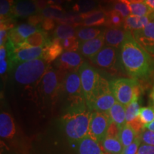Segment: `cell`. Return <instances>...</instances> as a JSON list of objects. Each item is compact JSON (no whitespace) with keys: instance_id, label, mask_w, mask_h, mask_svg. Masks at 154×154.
<instances>
[{"instance_id":"cell-47","label":"cell","mask_w":154,"mask_h":154,"mask_svg":"<svg viewBox=\"0 0 154 154\" xmlns=\"http://www.w3.org/2000/svg\"><path fill=\"white\" fill-rule=\"evenodd\" d=\"M145 3L154 11V0H145Z\"/></svg>"},{"instance_id":"cell-49","label":"cell","mask_w":154,"mask_h":154,"mask_svg":"<svg viewBox=\"0 0 154 154\" xmlns=\"http://www.w3.org/2000/svg\"><path fill=\"white\" fill-rule=\"evenodd\" d=\"M150 96H151V100H152V102H153V106H154V84H153V89H152L151 93V95H150Z\"/></svg>"},{"instance_id":"cell-7","label":"cell","mask_w":154,"mask_h":154,"mask_svg":"<svg viewBox=\"0 0 154 154\" xmlns=\"http://www.w3.org/2000/svg\"><path fill=\"white\" fill-rule=\"evenodd\" d=\"M63 88L70 103V108L86 106L79 72L67 73L63 80Z\"/></svg>"},{"instance_id":"cell-23","label":"cell","mask_w":154,"mask_h":154,"mask_svg":"<svg viewBox=\"0 0 154 154\" xmlns=\"http://www.w3.org/2000/svg\"><path fill=\"white\" fill-rule=\"evenodd\" d=\"M24 42L31 47H44L51 42V39H49L47 32L39 29Z\"/></svg>"},{"instance_id":"cell-9","label":"cell","mask_w":154,"mask_h":154,"mask_svg":"<svg viewBox=\"0 0 154 154\" xmlns=\"http://www.w3.org/2000/svg\"><path fill=\"white\" fill-rule=\"evenodd\" d=\"M111 119L108 113L93 111L88 135L101 143L106 137Z\"/></svg>"},{"instance_id":"cell-2","label":"cell","mask_w":154,"mask_h":154,"mask_svg":"<svg viewBox=\"0 0 154 154\" xmlns=\"http://www.w3.org/2000/svg\"><path fill=\"white\" fill-rule=\"evenodd\" d=\"M92 111L87 106L69 108L61 121L65 134L70 141L78 142L88 135Z\"/></svg>"},{"instance_id":"cell-37","label":"cell","mask_w":154,"mask_h":154,"mask_svg":"<svg viewBox=\"0 0 154 154\" xmlns=\"http://www.w3.org/2000/svg\"><path fill=\"white\" fill-rule=\"evenodd\" d=\"M15 0H0V15L2 19L11 17V13Z\"/></svg>"},{"instance_id":"cell-6","label":"cell","mask_w":154,"mask_h":154,"mask_svg":"<svg viewBox=\"0 0 154 154\" xmlns=\"http://www.w3.org/2000/svg\"><path fill=\"white\" fill-rule=\"evenodd\" d=\"M83 93L85 98L86 106L90 109L92 102L97 91L101 75L86 61L82 65L79 70Z\"/></svg>"},{"instance_id":"cell-21","label":"cell","mask_w":154,"mask_h":154,"mask_svg":"<svg viewBox=\"0 0 154 154\" xmlns=\"http://www.w3.org/2000/svg\"><path fill=\"white\" fill-rule=\"evenodd\" d=\"M153 21L151 16L149 17H138L130 15L124 20V28L131 32L140 30L146 27L150 22Z\"/></svg>"},{"instance_id":"cell-39","label":"cell","mask_w":154,"mask_h":154,"mask_svg":"<svg viewBox=\"0 0 154 154\" xmlns=\"http://www.w3.org/2000/svg\"><path fill=\"white\" fill-rule=\"evenodd\" d=\"M140 140H140V136H138L131 145L124 148L121 154H137L138 149L140 147Z\"/></svg>"},{"instance_id":"cell-8","label":"cell","mask_w":154,"mask_h":154,"mask_svg":"<svg viewBox=\"0 0 154 154\" xmlns=\"http://www.w3.org/2000/svg\"><path fill=\"white\" fill-rule=\"evenodd\" d=\"M116 102V99L111 89L110 83L101 76L97 91L90 109L92 111L108 113Z\"/></svg>"},{"instance_id":"cell-46","label":"cell","mask_w":154,"mask_h":154,"mask_svg":"<svg viewBox=\"0 0 154 154\" xmlns=\"http://www.w3.org/2000/svg\"><path fill=\"white\" fill-rule=\"evenodd\" d=\"M9 67H10V65H9L8 58L5 60L0 61V74L2 76L7 72V71L9 69Z\"/></svg>"},{"instance_id":"cell-42","label":"cell","mask_w":154,"mask_h":154,"mask_svg":"<svg viewBox=\"0 0 154 154\" xmlns=\"http://www.w3.org/2000/svg\"><path fill=\"white\" fill-rule=\"evenodd\" d=\"M56 24H57V21L54 19H44L41 25V28L45 32H49V31L52 30L54 29Z\"/></svg>"},{"instance_id":"cell-12","label":"cell","mask_w":154,"mask_h":154,"mask_svg":"<svg viewBox=\"0 0 154 154\" xmlns=\"http://www.w3.org/2000/svg\"><path fill=\"white\" fill-rule=\"evenodd\" d=\"M116 59V48L106 46L102 48L94 57L90 59V61L94 65L99 68L111 70L115 66Z\"/></svg>"},{"instance_id":"cell-30","label":"cell","mask_w":154,"mask_h":154,"mask_svg":"<svg viewBox=\"0 0 154 154\" xmlns=\"http://www.w3.org/2000/svg\"><path fill=\"white\" fill-rule=\"evenodd\" d=\"M98 2L96 0H78L73 7V9L80 14H86L96 10Z\"/></svg>"},{"instance_id":"cell-4","label":"cell","mask_w":154,"mask_h":154,"mask_svg":"<svg viewBox=\"0 0 154 154\" xmlns=\"http://www.w3.org/2000/svg\"><path fill=\"white\" fill-rule=\"evenodd\" d=\"M111 89L116 101L126 106L135 99H138L140 95V84L134 79L119 78L111 81Z\"/></svg>"},{"instance_id":"cell-20","label":"cell","mask_w":154,"mask_h":154,"mask_svg":"<svg viewBox=\"0 0 154 154\" xmlns=\"http://www.w3.org/2000/svg\"><path fill=\"white\" fill-rule=\"evenodd\" d=\"M63 47L60 43V40L53 38L47 45L44 47L43 54L42 59L50 63L56 61L63 54Z\"/></svg>"},{"instance_id":"cell-52","label":"cell","mask_w":154,"mask_h":154,"mask_svg":"<svg viewBox=\"0 0 154 154\" xmlns=\"http://www.w3.org/2000/svg\"><path fill=\"white\" fill-rule=\"evenodd\" d=\"M57 0H50L51 5H56V4H57Z\"/></svg>"},{"instance_id":"cell-27","label":"cell","mask_w":154,"mask_h":154,"mask_svg":"<svg viewBox=\"0 0 154 154\" xmlns=\"http://www.w3.org/2000/svg\"><path fill=\"white\" fill-rule=\"evenodd\" d=\"M76 30L74 26L68 24H58L53 32L54 38L63 40L76 36Z\"/></svg>"},{"instance_id":"cell-34","label":"cell","mask_w":154,"mask_h":154,"mask_svg":"<svg viewBox=\"0 0 154 154\" xmlns=\"http://www.w3.org/2000/svg\"><path fill=\"white\" fill-rule=\"evenodd\" d=\"M113 9L119 11L125 19L131 15V2L129 0H114L113 1Z\"/></svg>"},{"instance_id":"cell-5","label":"cell","mask_w":154,"mask_h":154,"mask_svg":"<svg viewBox=\"0 0 154 154\" xmlns=\"http://www.w3.org/2000/svg\"><path fill=\"white\" fill-rule=\"evenodd\" d=\"M67 73L54 70L51 66L44 75L38 88L43 99L49 103H54L59 96L65 76Z\"/></svg>"},{"instance_id":"cell-16","label":"cell","mask_w":154,"mask_h":154,"mask_svg":"<svg viewBox=\"0 0 154 154\" xmlns=\"http://www.w3.org/2000/svg\"><path fill=\"white\" fill-rule=\"evenodd\" d=\"M128 31L123 28H106L103 31L105 44L114 48L120 47L126 37Z\"/></svg>"},{"instance_id":"cell-28","label":"cell","mask_w":154,"mask_h":154,"mask_svg":"<svg viewBox=\"0 0 154 154\" xmlns=\"http://www.w3.org/2000/svg\"><path fill=\"white\" fill-rule=\"evenodd\" d=\"M125 18L119 11L112 9L107 12L105 26L107 28H123Z\"/></svg>"},{"instance_id":"cell-54","label":"cell","mask_w":154,"mask_h":154,"mask_svg":"<svg viewBox=\"0 0 154 154\" xmlns=\"http://www.w3.org/2000/svg\"><path fill=\"white\" fill-rule=\"evenodd\" d=\"M64 1H68V2H70L71 0H64Z\"/></svg>"},{"instance_id":"cell-13","label":"cell","mask_w":154,"mask_h":154,"mask_svg":"<svg viewBox=\"0 0 154 154\" xmlns=\"http://www.w3.org/2000/svg\"><path fill=\"white\" fill-rule=\"evenodd\" d=\"M136 42L147 51L154 55V21H151L146 27L131 32Z\"/></svg>"},{"instance_id":"cell-36","label":"cell","mask_w":154,"mask_h":154,"mask_svg":"<svg viewBox=\"0 0 154 154\" xmlns=\"http://www.w3.org/2000/svg\"><path fill=\"white\" fill-rule=\"evenodd\" d=\"M60 43L65 51H76L79 49L80 42L76 36L60 40Z\"/></svg>"},{"instance_id":"cell-11","label":"cell","mask_w":154,"mask_h":154,"mask_svg":"<svg viewBox=\"0 0 154 154\" xmlns=\"http://www.w3.org/2000/svg\"><path fill=\"white\" fill-rule=\"evenodd\" d=\"M44 47H28L25 49L15 48L12 52L8 54L11 68L17 66L19 63L42 59Z\"/></svg>"},{"instance_id":"cell-32","label":"cell","mask_w":154,"mask_h":154,"mask_svg":"<svg viewBox=\"0 0 154 154\" xmlns=\"http://www.w3.org/2000/svg\"><path fill=\"white\" fill-rule=\"evenodd\" d=\"M140 105L138 99H135L132 102L126 106V124H129L138 117L140 111Z\"/></svg>"},{"instance_id":"cell-10","label":"cell","mask_w":154,"mask_h":154,"mask_svg":"<svg viewBox=\"0 0 154 154\" xmlns=\"http://www.w3.org/2000/svg\"><path fill=\"white\" fill-rule=\"evenodd\" d=\"M84 63L79 53L76 51H64L54 62L57 70L69 73L79 72L80 67Z\"/></svg>"},{"instance_id":"cell-41","label":"cell","mask_w":154,"mask_h":154,"mask_svg":"<svg viewBox=\"0 0 154 154\" xmlns=\"http://www.w3.org/2000/svg\"><path fill=\"white\" fill-rule=\"evenodd\" d=\"M44 19L45 18L42 16L41 13H37V14H34V15H32V16L29 17L28 24L32 25V26L40 27V26H38L39 24L42 25V22H43V21L44 20Z\"/></svg>"},{"instance_id":"cell-43","label":"cell","mask_w":154,"mask_h":154,"mask_svg":"<svg viewBox=\"0 0 154 154\" xmlns=\"http://www.w3.org/2000/svg\"><path fill=\"white\" fill-rule=\"evenodd\" d=\"M119 132H120V128H119V127L117 126L115 123H113V121H111L110 126L109 127V129H108L106 136L119 138Z\"/></svg>"},{"instance_id":"cell-33","label":"cell","mask_w":154,"mask_h":154,"mask_svg":"<svg viewBox=\"0 0 154 154\" xmlns=\"http://www.w3.org/2000/svg\"><path fill=\"white\" fill-rule=\"evenodd\" d=\"M138 119L145 127L153 122L154 121V107L147 106L140 108Z\"/></svg>"},{"instance_id":"cell-14","label":"cell","mask_w":154,"mask_h":154,"mask_svg":"<svg viewBox=\"0 0 154 154\" xmlns=\"http://www.w3.org/2000/svg\"><path fill=\"white\" fill-rule=\"evenodd\" d=\"M38 13V10L32 0H15L11 10L12 18H26Z\"/></svg>"},{"instance_id":"cell-24","label":"cell","mask_w":154,"mask_h":154,"mask_svg":"<svg viewBox=\"0 0 154 154\" xmlns=\"http://www.w3.org/2000/svg\"><path fill=\"white\" fill-rule=\"evenodd\" d=\"M101 143L103 151L109 154H121L124 149L119 138L106 136Z\"/></svg>"},{"instance_id":"cell-44","label":"cell","mask_w":154,"mask_h":154,"mask_svg":"<svg viewBox=\"0 0 154 154\" xmlns=\"http://www.w3.org/2000/svg\"><path fill=\"white\" fill-rule=\"evenodd\" d=\"M137 154H154V146L142 144L138 149Z\"/></svg>"},{"instance_id":"cell-18","label":"cell","mask_w":154,"mask_h":154,"mask_svg":"<svg viewBox=\"0 0 154 154\" xmlns=\"http://www.w3.org/2000/svg\"><path fill=\"white\" fill-rule=\"evenodd\" d=\"M79 154H105L99 142L88 135L77 142Z\"/></svg>"},{"instance_id":"cell-45","label":"cell","mask_w":154,"mask_h":154,"mask_svg":"<svg viewBox=\"0 0 154 154\" xmlns=\"http://www.w3.org/2000/svg\"><path fill=\"white\" fill-rule=\"evenodd\" d=\"M34 2H35L38 11H40V12L44 9L47 8V7H49V5H51L50 0H35Z\"/></svg>"},{"instance_id":"cell-38","label":"cell","mask_w":154,"mask_h":154,"mask_svg":"<svg viewBox=\"0 0 154 154\" xmlns=\"http://www.w3.org/2000/svg\"><path fill=\"white\" fill-rule=\"evenodd\" d=\"M9 39L11 42V43L14 44V47H17L19 44L23 43L25 41L22 36L19 35V34L17 32L16 28L11 29L9 32Z\"/></svg>"},{"instance_id":"cell-19","label":"cell","mask_w":154,"mask_h":154,"mask_svg":"<svg viewBox=\"0 0 154 154\" xmlns=\"http://www.w3.org/2000/svg\"><path fill=\"white\" fill-rule=\"evenodd\" d=\"M16 133V126L12 116L7 112L0 114V136L4 139H11Z\"/></svg>"},{"instance_id":"cell-17","label":"cell","mask_w":154,"mask_h":154,"mask_svg":"<svg viewBox=\"0 0 154 154\" xmlns=\"http://www.w3.org/2000/svg\"><path fill=\"white\" fill-rule=\"evenodd\" d=\"M107 12L101 9H96L86 14H80L82 19L83 26L91 27L104 25L106 20Z\"/></svg>"},{"instance_id":"cell-31","label":"cell","mask_w":154,"mask_h":154,"mask_svg":"<svg viewBox=\"0 0 154 154\" xmlns=\"http://www.w3.org/2000/svg\"><path fill=\"white\" fill-rule=\"evenodd\" d=\"M131 15L138 17H149L154 12L145 2L131 3Z\"/></svg>"},{"instance_id":"cell-29","label":"cell","mask_w":154,"mask_h":154,"mask_svg":"<svg viewBox=\"0 0 154 154\" xmlns=\"http://www.w3.org/2000/svg\"><path fill=\"white\" fill-rule=\"evenodd\" d=\"M40 13L44 18L54 19L57 22L64 18L65 14H66L62 7L58 5H49Z\"/></svg>"},{"instance_id":"cell-55","label":"cell","mask_w":154,"mask_h":154,"mask_svg":"<svg viewBox=\"0 0 154 154\" xmlns=\"http://www.w3.org/2000/svg\"><path fill=\"white\" fill-rule=\"evenodd\" d=\"M32 1H34H34H35V0H32Z\"/></svg>"},{"instance_id":"cell-3","label":"cell","mask_w":154,"mask_h":154,"mask_svg":"<svg viewBox=\"0 0 154 154\" xmlns=\"http://www.w3.org/2000/svg\"><path fill=\"white\" fill-rule=\"evenodd\" d=\"M49 63L42 59L26 61L15 66L14 79L17 84L26 87H38Z\"/></svg>"},{"instance_id":"cell-26","label":"cell","mask_w":154,"mask_h":154,"mask_svg":"<svg viewBox=\"0 0 154 154\" xmlns=\"http://www.w3.org/2000/svg\"><path fill=\"white\" fill-rule=\"evenodd\" d=\"M138 134L128 124H126L121 128L119 132V138L124 148L131 145L138 137Z\"/></svg>"},{"instance_id":"cell-48","label":"cell","mask_w":154,"mask_h":154,"mask_svg":"<svg viewBox=\"0 0 154 154\" xmlns=\"http://www.w3.org/2000/svg\"><path fill=\"white\" fill-rule=\"evenodd\" d=\"M145 128L148 130L152 131H154V121L152 123H151V124L147 125V126L145 127Z\"/></svg>"},{"instance_id":"cell-35","label":"cell","mask_w":154,"mask_h":154,"mask_svg":"<svg viewBox=\"0 0 154 154\" xmlns=\"http://www.w3.org/2000/svg\"><path fill=\"white\" fill-rule=\"evenodd\" d=\"M15 28H16L19 35L25 40L28 37H29L31 35H32L34 33H35L36 31H38L39 29H42L40 27H37V26H32L29 24H22Z\"/></svg>"},{"instance_id":"cell-50","label":"cell","mask_w":154,"mask_h":154,"mask_svg":"<svg viewBox=\"0 0 154 154\" xmlns=\"http://www.w3.org/2000/svg\"><path fill=\"white\" fill-rule=\"evenodd\" d=\"M131 3H141L145 2V0H129Z\"/></svg>"},{"instance_id":"cell-22","label":"cell","mask_w":154,"mask_h":154,"mask_svg":"<svg viewBox=\"0 0 154 154\" xmlns=\"http://www.w3.org/2000/svg\"><path fill=\"white\" fill-rule=\"evenodd\" d=\"M109 116L111 121L115 123L119 127V128H123L126 124V106L116 102L109 111Z\"/></svg>"},{"instance_id":"cell-25","label":"cell","mask_w":154,"mask_h":154,"mask_svg":"<svg viewBox=\"0 0 154 154\" xmlns=\"http://www.w3.org/2000/svg\"><path fill=\"white\" fill-rule=\"evenodd\" d=\"M103 34L101 29L97 27H79L76 36L80 42L93 39Z\"/></svg>"},{"instance_id":"cell-53","label":"cell","mask_w":154,"mask_h":154,"mask_svg":"<svg viewBox=\"0 0 154 154\" xmlns=\"http://www.w3.org/2000/svg\"><path fill=\"white\" fill-rule=\"evenodd\" d=\"M151 19H152V20H153V21H154V12L153 13V14H151Z\"/></svg>"},{"instance_id":"cell-40","label":"cell","mask_w":154,"mask_h":154,"mask_svg":"<svg viewBox=\"0 0 154 154\" xmlns=\"http://www.w3.org/2000/svg\"><path fill=\"white\" fill-rule=\"evenodd\" d=\"M140 138L144 144L154 146V131L150 130H145L140 134Z\"/></svg>"},{"instance_id":"cell-51","label":"cell","mask_w":154,"mask_h":154,"mask_svg":"<svg viewBox=\"0 0 154 154\" xmlns=\"http://www.w3.org/2000/svg\"><path fill=\"white\" fill-rule=\"evenodd\" d=\"M99 1L102 2L108 3V2H113L114 0H99Z\"/></svg>"},{"instance_id":"cell-15","label":"cell","mask_w":154,"mask_h":154,"mask_svg":"<svg viewBox=\"0 0 154 154\" xmlns=\"http://www.w3.org/2000/svg\"><path fill=\"white\" fill-rule=\"evenodd\" d=\"M104 44V36L101 34L93 39L80 42L79 51L84 57L91 59L103 48Z\"/></svg>"},{"instance_id":"cell-1","label":"cell","mask_w":154,"mask_h":154,"mask_svg":"<svg viewBox=\"0 0 154 154\" xmlns=\"http://www.w3.org/2000/svg\"><path fill=\"white\" fill-rule=\"evenodd\" d=\"M120 62L128 76L134 79H146L154 72V59L128 31L126 37L120 46Z\"/></svg>"}]
</instances>
